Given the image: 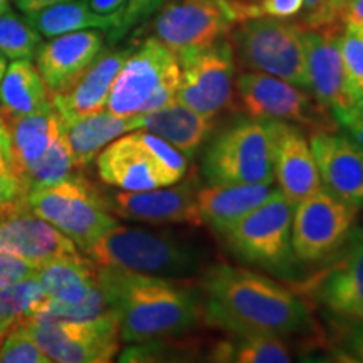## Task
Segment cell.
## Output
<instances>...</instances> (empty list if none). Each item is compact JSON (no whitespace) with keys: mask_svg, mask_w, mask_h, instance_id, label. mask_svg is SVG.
<instances>
[{"mask_svg":"<svg viewBox=\"0 0 363 363\" xmlns=\"http://www.w3.org/2000/svg\"><path fill=\"white\" fill-rule=\"evenodd\" d=\"M7 69V61H6V56L4 54H0V83H2V78H4V72Z\"/></svg>","mask_w":363,"mask_h":363,"instance_id":"cell-45","label":"cell"},{"mask_svg":"<svg viewBox=\"0 0 363 363\" xmlns=\"http://www.w3.org/2000/svg\"><path fill=\"white\" fill-rule=\"evenodd\" d=\"M13 2H16V6L21 12L29 13V12L40 11V9H44V7L56 6V4L71 2V0H13Z\"/></svg>","mask_w":363,"mask_h":363,"instance_id":"cell-44","label":"cell"},{"mask_svg":"<svg viewBox=\"0 0 363 363\" xmlns=\"http://www.w3.org/2000/svg\"><path fill=\"white\" fill-rule=\"evenodd\" d=\"M342 360L363 363V321L348 325L340 340Z\"/></svg>","mask_w":363,"mask_h":363,"instance_id":"cell-41","label":"cell"},{"mask_svg":"<svg viewBox=\"0 0 363 363\" xmlns=\"http://www.w3.org/2000/svg\"><path fill=\"white\" fill-rule=\"evenodd\" d=\"M177 57L182 72L177 101L212 118L230 108L235 94V57L229 38Z\"/></svg>","mask_w":363,"mask_h":363,"instance_id":"cell-13","label":"cell"},{"mask_svg":"<svg viewBox=\"0 0 363 363\" xmlns=\"http://www.w3.org/2000/svg\"><path fill=\"white\" fill-rule=\"evenodd\" d=\"M362 321H363V320H362Z\"/></svg>","mask_w":363,"mask_h":363,"instance_id":"cell-50","label":"cell"},{"mask_svg":"<svg viewBox=\"0 0 363 363\" xmlns=\"http://www.w3.org/2000/svg\"><path fill=\"white\" fill-rule=\"evenodd\" d=\"M26 21L34 27L43 38L76 33V30L99 29L108 33L115 27V19L99 16L91 11L86 0H71V2L56 4L40 9V11L26 13Z\"/></svg>","mask_w":363,"mask_h":363,"instance_id":"cell-29","label":"cell"},{"mask_svg":"<svg viewBox=\"0 0 363 363\" xmlns=\"http://www.w3.org/2000/svg\"><path fill=\"white\" fill-rule=\"evenodd\" d=\"M96 266L120 267L167 279L190 278L202 269V254L170 234L116 224L84 249Z\"/></svg>","mask_w":363,"mask_h":363,"instance_id":"cell-3","label":"cell"},{"mask_svg":"<svg viewBox=\"0 0 363 363\" xmlns=\"http://www.w3.org/2000/svg\"><path fill=\"white\" fill-rule=\"evenodd\" d=\"M104 34L99 29L76 30L56 35L40 44L35 52V67L43 76L49 94L67 91L93 65L103 51Z\"/></svg>","mask_w":363,"mask_h":363,"instance_id":"cell-19","label":"cell"},{"mask_svg":"<svg viewBox=\"0 0 363 363\" xmlns=\"http://www.w3.org/2000/svg\"><path fill=\"white\" fill-rule=\"evenodd\" d=\"M98 283L126 343L179 337L203 316L197 293L175 279L98 266Z\"/></svg>","mask_w":363,"mask_h":363,"instance_id":"cell-2","label":"cell"},{"mask_svg":"<svg viewBox=\"0 0 363 363\" xmlns=\"http://www.w3.org/2000/svg\"><path fill=\"white\" fill-rule=\"evenodd\" d=\"M40 35L26 19L6 12L0 16V54L6 59H33L38 52Z\"/></svg>","mask_w":363,"mask_h":363,"instance_id":"cell-34","label":"cell"},{"mask_svg":"<svg viewBox=\"0 0 363 363\" xmlns=\"http://www.w3.org/2000/svg\"><path fill=\"white\" fill-rule=\"evenodd\" d=\"M9 12V0H0V16Z\"/></svg>","mask_w":363,"mask_h":363,"instance_id":"cell-46","label":"cell"},{"mask_svg":"<svg viewBox=\"0 0 363 363\" xmlns=\"http://www.w3.org/2000/svg\"><path fill=\"white\" fill-rule=\"evenodd\" d=\"M321 187L360 208L363 206V143L347 135L315 131L310 136Z\"/></svg>","mask_w":363,"mask_h":363,"instance_id":"cell-18","label":"cell"},{"mask_svg":"<svg viewBox=\"0 0 363 363\" xmlns=\"http://www.w3.org/2000/svg\"><path fill=\"white\" fill-rule=\"evenodd\" d=\"M78 249L74 240L30 212L29 206L0 216V252L16 254L40 267L59 257L76 256Z\"/></svg>","mask_w":363,"mask_h":363,"instance_id":"cell-17","label":"cell"},{"mask_svg":"<svg viewBox=\"0 0 363 363\" xmlns=\"http://www.w3.org/2000/svg\"><path fill=\"white\" fill-rule=\"evenodd\" d=\"M142 116L143 121L140 130L165 140L187 160L197 155L202 145L216 130V118L201 115L179 101Z\"/></svg>","mask_w":363,"mask_h":363,"instance_id":"cell-25","label":"cell"},{"mask_svg":"<svg viewBox=\"0 0 363 363\" xmlns=\"http://www.w3.org/2000/svg\"><path fill=\"white\" fill-rule=\"evenodd\" d=\"M45 298L48 294L38 276L0 288V321L11 328L17 321L33 316Z\"/></svg>","mask_w":363,"mask_h":363,"instance_id":"cell-33","label":"cell"},{"mask_svg":"<svg viewBox=\"0 0 363 363\" xmlns=\"http://www.w3.org/2000/svg\"><path fill=\"white\" fill-rule=\"evenodd\" d=\"M39 267L11 252H0V288L35 278Z\"/></svg>","mask_w":363,"mask_h":363,"instance_id":"cell-40","label":"cell"},{"mask_svg":"<svg viewBox=\"0 0 363 363\" xmlns=\"http://www.w3.org/2000/svg\"><path fill=\"white\" fill-rule=\"evenodd\" d=\"M303 11V0H244L242 21L251 17L294 19Z\"/></svg>","mask_w":363,"mask_h":363,"instance_id":"cell-39","label":"cell"},{"mask_svg":"<svg viewBox=\"0 0 363 363\" xmlns=\"http://www.w3.org/2000/svg\"><path fill=\"white\" fill-rule=\"evenodd\" d=\"M235 94L249 118L286 121L310 126L316 131L333 130V115L328 113L308 89L264 72L244 71L235 78Z\"/></svg>","mask_w":363,"mask_h":363,"instance_id":"cell-11","label":"cell"},{"mask_svg":"<svg viewBox=\"0 0 363 363\" xmlns=\"http://www.w3.org/2000/svg\"><path fill=\"white\" fill-rule=\"evenodd\" d=\"M142 115L121 116L104 108L101 111L78 118L71 123H62L76 169L89 165L99 152L118 136L142 128Z\"/></svg>","mask_w":363,"mask_h":363,"instance_id":"cell-24","label":"cell"},{"mask_svg":"<svg viewBox=\"0 0 363 363\" xmlns=\"http://www.w3.org/2000/svg\"><path fill=\"white\" fill-rule=\"evenodd\" d=\"M6 128H7V123H6V120H4V118L0 116V133H2V131L6 130Z\"/></svg>","mask_w":363,"mask_h":363,"instance_id":"cell-48","label":"cell"},{"mask_svg":"<svg viewBox=\"0 0 363 363\" xmlns=\"http://www.w3.org/2000/svg\"><path fill=\"white\" fill-rule=\"evenodd\" d=\"M274 135V180L296 206L321 187L310 138L299 125L272 121Z\"/></svg>","mask_w":363,"mask_h":363,"instance_id":"cell-21","label":"cell"},{"mask_svg":"<svg viewBox=\"0 0 363 363\" xmlns=\"http://www.w3.org/2000/svg\"><path fill=\"white\" fill-rule=\"evenodd\" d=\"M345 81L352 101L360 96L363 89V27L345 24L340 35Z\"/></svg>","mask_w":363,"mask_h":363,"instance_id":"cell-36","label":"cell"},{"mask_svg":"<svg viewBox=\"0 0 363 363\" xmlns=\"http://www.w3.org/2000/svg\"><path fill=\"white\" fill-rule=\"evenodd\" d=\"M7 331H9V326L6 323H2V321H0V340L4 338V335H6Z\"/></svg>","mask_w":363,"mask_h":363,"instance_id":"cell-47","label":"cell"},{"mask_svg":"<svg viewBox=\"0 0 363 363\" xmlns=\"http://www.w3.org/2000/svg\"><path fill=\"white\" fill-rule=\"evenodd\" d=\"M202 289L207 323L238 337H288L311 328V315L303 299L259 272L216 264L203 274Z\"/></svg>","mask_w":363,"mask_h":363,"instance_id":"cell-1","label":"cell"},{"mask_svg":"<svg viewBox=\"0 0 363 363\" xmlns=\"http://www.w3.org/2000/svg\"><path fill=\"white\" fill-rule=\"evenodd\" d=\"M180 62L160 39L148 38L133 49L111 86L106 110L121 116L148 115L177 101Z\"/></svg>","mask_w":363,"mask_h":363,"instance_id":"cell-6","label":"cell"},{"mask_svg":"<svg viewBox=\"0 0 363 363\" xmlns=\"http://www.w3.org/2000/svg\"><path fill=\"white\" fill-rule=\"evenodd\" d=\"M51 362L106 363L120 350V326L113 313L89 320H21Z\"/></svg>","mask_w":363,"mask_h":363,"instance_id":"cell-10","label":"cell"},{"mask_svg":"<svg viewBox=\"0 0 363 363\" xmlns=\"http://www.w3.org/2000/svg\"><path fill=\"white\" fill-rule=\"evenodd\" d=\"M343 0H303V11L299 13L301 29H321V27L338 24L340 7ZM343 24V22H342Z\"/></svg>","mask_w":363,"mask_h":363,"instance_id":"cell-38","label":"cell"},{"mask_svg":"<svg viewBox=\"0 0 363 363\" xmlns=\"http://www.w3.org/2000/svg\"><path fill=\"white\" fill-rule=\"evenodd\" d=\"M316 286L318 299L331 313L347 320H363V227H353Z\"/></svg>","mask_w":363,"mask_h":363,"instance_id":"cell-20","label":"cell"},{"mask_svg":"<svg viewBox=\"0 0 363 363\" xmlns=\"http://www.w3.org/2000/svg\"><path fill=\"white\" fill-rule=\"evenodd\" d=\"M278 185L266 184H211L199 189L197 211L202 224H207L217 234H224L244 216L264 203Z\"/></svg>","mask_w":363,"mask_h":363,"instance_id":"cell-23","label":"cell"},{"mask_svg":"<svg viewBox=\"0 0 363 363\" xmlns=\"http://www.w3.org/2000/svg\"><path fill=\"white\" fill-rule=\"evenodd\" d=\"M298 22L274 17H251L230 30L234 57L247 71L276 76L310 91Z\"/></svg>","mask_w":363,"mask_h":363,"instance_id":"cell-7","label":"cell"},{"mask_svg":"<svg viewBox=\"0 0 363 363\" xmlns=\"http://www.w3.org/2000/svg\"><path fill=\"white\" fill-rule=\"evenodd\" d=\"M29 187L12 160L9 128L0 133V216L12 208L27 206Z\"/></svg>","mask_w":363,"mask_h":363,"instance_id":"cell-35","label":"cell"},{"mask_svg":"<svg viewBox=\"0 0 363 363\" xmlns=\"http://www.w3.org/2000/svg\"><path fill=\"white\" fill-rule=\"evenodd\" d=\"M38 279L49 298L65 303L88 301L101 291L98 283V266L81 256V252L40 266Z\"/></svg>","mask_w":363,"mask_h":363,"instance_id":"cell-26","label":"cell"},{"mask_svg":"<svg viewBox=\"0 0 363 363\" xmlns=\"http://www.w3.org/2000/svg\"><path fill=\"white\" fill-rule=\"evenodd\" d=\"M238 0H167L153 33L177 56L201 51L229 35L238 24Z\"/></svg>","mask_w":363,"mask_h":363,"instance_id":"cell-12","label":"cell"},{"mask_svg":"<svg viewBox=\"0 0 363 363\" xmlns=\"http://www.w3.org/2000/svg\"><path fill=\"white\" fill-rule=\"evenodd\" d=\"M199 184L195 179H182L170 187L142 192H118L108 201L111 214L121 219L145 224L201 225L197 211Z\"/></svg>","mask_w":363,"mask_h":363,"instance_id":"cell-16","label":"cell"},{"mask_svg":"<svg viewBox=\"0 0 363 363\" xmlns=\"http://www.w3.org/2000/svg\"><path fill=\"white\" fill-rule=\"evenodd\" d=\"M338 17L343 24L363 27V0H343Z\"/></svg>","mask_w":363,"mask_h":363,"instance_id":"cell-43","label":"cell"},{"mask_svg":"<svg viewBox=\"0 0 363 363\" xmlns=\"http://www.w3.org/2000/svg\"><path fill=\"white\" fill-rule=\"evenodd\" d=\"M343 26L338 22L321 29H303L301 33L308 83L313 98L323 110L337 118L338 123H342L353 104L347 89L340 52V35Z\"/></svg>","mask_w":363,"mask_h":363,"instance_id":"cell-15","label":"cell"},{"mask_svg":"<svg viewBox=\"0 0 363 363\" xmlns=\"http://www.w3.org/2000/svg\"><path fill=\"white\" fill-rule=\"evenodd\" d=\"M27 206L74 240L81 251L118 224L106 199L79 175L33 189L27 195Z\"/></svg>","mask_w":363,"mask_h":363,"instance_id":"cell-9","label":"cell"},{"mask_svg":"<svg viewBox=\"0 0 363 363\" xmlns=\"http://www.w3.org/2000/svg\"><path fill=\"white\" fill-rule=\"evenodd\" d=\"M72 169H76L74 158H72V152L69 143H67L65 130H61L54 143L48 148V152L35 162L26 165L21 175L30 192L33 189L48 187V185L57 184V182L67 179Z\"/></svg>","mask_w":363,"mask_h":363,"instance_id":"cell-31","label":"cell"},{"mask_svg":"<svg viewBox=\"0 0 363 363\" xmlns=\"http://www.w3.org/2000/svg\"><path fill=\"white\" fill-rule=\"evenodd\" d=\"M6 123L11 135L12 160L19 174L26 165L35 162L48 152L62 130V121L52 103L29 115L6 120Z\"/></svg>","mask_w":363,"mask_h":363,"instance_id":"cell-27","label":"cell"},{"mask_svg":"<svg viewBox=\"0 0 363 363\" xmlns=\"http://www.w3.org/2000/svg\"><path fill=\"white\" fill-rule=\"evenodd\" d=\"M165 2H167V0H165Z\"/></svg>","mask_w":363,"mask_h":363,"instance_id":"cell-49","label":"cell"},{"mask_svg":"<svg viewBox=\"0 0 363 363\" xmlns=\"http://www.w3.org/2000/svg\"><path fill=\"white\" fill-rule=\"evenodd\" d=\"M340 125L352 131V135H355V140L358 142H363V89Z\"/></svg>","mask_w":363,"mask_h":363,"instance_id":"cell-42","label":"cell"},{"mask_svg":"<svg viewBox=\"0 0 363 363\" xmlns=\"http://www.w3.org/2000/svg\"><path fill=\"white\" fill-rule=\"evenodd\" d=\"M86 2L91 11L115 19V27L108 30L110 40L115 43L140 21L157 12L165 4V0H86Z\"/></svg>","mask_w":363,"mask_h":363,"instance_id":"cell-32","label":"cell"},{"mask_svg":"<svg viewBox=\"0 0 363 363\" xmlns=\"http://www.w3.org/2000/svg\"><path fill=\"white\" fill-rule=\"evenodd\" d=\"M211 360L235 363H288L291 353L278 335H239L235 343H220Z\"/></svg>","mask_w":363,"mask_h":363,"instance_id":"cell-30","label":"cell"},{"mask_svg":"<svg viewBox=\"0 0 363 363\" xmlns=\"http://www.w3.org/2000/svg\"><path fill=\"white\" fill-rule=\"evenodd\" d=\"M358 207L320 187L315 194L294 206L291 244L294 256L303 264H316L343 246L350 235Z\"/></svg>","mask_w":363,"mask_h":363,"instance_id":"cell-14","label":"cell"},{"mask_svg":"<svg viewBox=\"0 0 363 363\" xmlns=\"http://www.w3.org/2000/svg\"><path fill=\"white\" fill-rule=\"evenodd\" d=\"M104 184L125 192L170 187L185 179L187 158L165 140L133 130L108 143L96 157Z\"/></svg>","mask_w":363,"mask_h":363,"instance_id":"cell-4","label":"cell"},{"mask_svg":"<svg viewBox=\"0 0 363 363\" xmlns=\"http://www.w3.org/2000/svg\"><path fill=\"white\" fill-rule=\"evenodd\" d=\"M131 51H133L131 48L106 52L101 51L93 65L81 74V78L69 89L57 94H49V99L62 123H71L78 118L106 108L111 86Z\"/></svg>","mask_w":363,"mask_h":363,"instance_id":"cell-22","label":"cell"},{"mask_svg":"<svg viewBox=\"0 0 363 363\" xmlns=\"http://www.w3.org/2000/svg\"><path fill=\"white\" fill-rule=\"evenodd\" d=\"M294 206L279 187L264 203L222 234L235 259L261 267L281 279H296L299 261L291 244Z\"/></svg>","mask_w":363,"mask_h":363,"instance_id":"cell-5","label":"cell"},{"mask_svg":"<svg viewBox=\"0 0 363 363\" xmlns=\"http://www.w3.org/2000/svg\"><path fill=\"white\" fill-rule=\"evenodd\" d=\"M0 362L2 363H49V357L40 350L30 333L21 321L13 323L7 331V337L0 345Z\"/></svg>","mask_w":363,"mask_h":363,"instance_id":"cell-37","label":"cell"},{"mask_svg":"<svg viewBox=\"0 0 363 363\" xmlns=\"http://www.w3.org/2000/svg\"><path fill=\"white\" fill-rule=\"evenodd\" d=\"M49 103L48 86L30 59L12 61L0 83V116L4 120H13Z\"/></svg>","mask_w":363,"mask_h":363,"instance_id":"cell-28","label":"cell"},{"mask_svg":"<svg viewBox=\"0 0 363 363\" xmlns=\"http://www.w3.org/2000/svg\"><path fill=\"white\" fill-rule=\"evenodd\" d=\"M202 174L208 184L274 182L272 121L246 118L220 131L203 155Z\"/></svg>","mask_w":363,"mask_h":363,"instance_id":"cell-8","label":"cell"}]
</instances>
